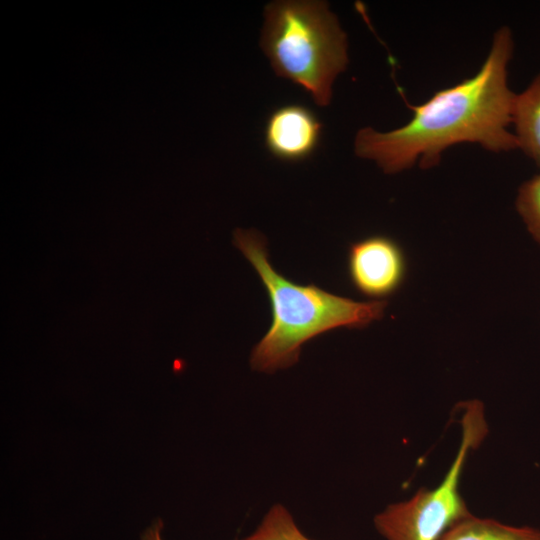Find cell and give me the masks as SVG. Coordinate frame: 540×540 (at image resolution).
<instances>
[{
	"mask_svg": "<svg viewBox=\"0 0 540 540\" xmlns=\"http://www.w3.org/2000/svg\"><path fill=\"white\" fill-rule=\"evenodd\" d=\"M513 51L511 29L500 27L475 75L437 91L422 104H408L412 117L397 129H360L354 143L356 155L394 174L416 164L431 168L439 164L444 151L460 143L478 144L497 153L517 149L509 128L516 96L508 85Z\"/></svg>",
	"mask_w": 540,
	"mask_h": 540,
	"instance_id": "cell-1",
	"label": "cell"
},
{
	"mask_svg": "<svg viewBox=\"0 0 540 540\" xmlns=\"http://www.w3.org/2000/svg\"><path fill=\"white\" fill-rule=\"evenodd\" d=\"M234 244L254 267L271 305L270 328L250 356L255 371L288 368L298 362L302 346L311 339L336 328H363L383 317L386 301L359 302L315 284L288 280L272 267L266 240L256 231L235 230Z\"/></svg>",
	"mask_w": 540,
	"mask_h": 540,
	"instance_id": "cell-2",
	"label": "cell"
},
{
	"mask_svg": "<svg viewBox=\"0 0 540 540\" xmlns=\"http://www.w3.org/2000/svg\"><path fill=\"white\" fill-rule=\"evenodd\" d=\"M260 46L275 73L326 106L349 62L347 35L325 1L283 0L265 6Z\"/></svg>",
	"mask_w": 540,
	"mask_h": 540,
	"instance_id": "cell-3",
	"label": "cell"
},
{
	"mask_svg": "<svg viewBox=\"0 0 540 540\" xmlns=\"http://www.w3.org/2000/svg\"><path fill=\"white\" fill-rule=\"evenodd\" d=\"M460 425V444L441 482L432 488L421 487L410 498L389 504L375 515V529L385 540H439L451 526L471 514L460 482L470 453L488 434L480 401L463 403Z\"/></svg>",
	"mask_w": 540,
	"mask_h": 540,
	"instance_id": "cell-4",
	"label": "cell"
},
{
	"mask_svg": "<svg viewBox=\"0 0 540 540\" xmlns=\"http://www.w3.org/2000/svg\"><path fill=\"white\" fill-rule=\"evenodd\" d=\"M347 273L358 292L381 299L401 287L406 275V259L402 248L392 238L372 235L349 246Z\"/></svg>",
	"mask_w": 540,
	"mask_h": 540,
	"instance_id": "cell-5",
	"label": "cell"
},
{
	"mask_svg": "<svg viewBox=\"0 0 540 540\" xmlns=\"http://www.w3.org/2000/svg\"><path fill=\"white\" fill-rule=\"evenodd\" d=\"M322 123L315 113L301 104L274 109L264 129L265 146L271 155L286 162L310 157L319 145Z\"/></svg>",
	"mask_w": 540,
	"mask_h": 540,
	"instance_id": "cell-6",
	"label": "cell"
},
{
	"mask_svg": "<svg viewBox=\"0 0 540 540\" xmlns=\"http://www.w3.org/2000/svg\"><path fill=\"white\" fill-rule=\"evenodd\" d=\"M512 124L518 148L540 167V73L516 94Z\"/></svg>",
	"mask_w": 540,
	"mask_h": 540,
	"instance_id": "cell-7",
	"label": "cell"
},
{
	"mask_svg": "<svg viewBox=\"0 0 540 540\" xmlns=\"http://www.w3.org/2000/svg\"><path fill=\"white\" fill-rule=\"evenodd\" d=\"M439 540H540V529L511 526L471 513L451 526Z\"/></svg>",
	"mask_w": 540,
	"mask_h": 540,
	"instance_id": "cell-8",
	"label": "cell"
},
{
	"mask_svg": "<svg viewBox=\"0 0 540 540\" xmlns=\"http://www.w3.org/2000/svg\"><path fill=\"white\" fill-rule=\"evenodd\" d=\"M241 540H312L297 525L289 510L282 504H274L259 525Z\"/></svg>",
	"mask_w": 540,
	"mask_h": 540,
	"instance_id": "cell-9",
	"label": "cell"
},
{
	"mask_svg": "<svg viewBox=\"0 0 540 540\" xmlns=\"http://www.w3.org/2000/svg\"><path fill=\"white\" fill-rule=\"evenodd\" d=\"M516 207L528 230L540 243V174L520 187Z\"/></svg>",
	"mask_w": 540,
	"mask_h": 540,
	"instance_id": "cell-10",
	"label": "cell"
},
{
	"mask_svg": "<svg viewBox=\"0 0 540 540\" xmlns=\"http://www.w3.org/2000/svg\"><path fill=\"white\" fill-rule=\"evenodd\" d=\"M163 528L162 520L155 521L146 531L143 533L141 540H163L161 537V530Z\"/></svg>",
	"mask_w": 540,
	"mask_h": 540,
	"instance_id": "cell-11",
	"label": "cell"
}]
</instances>
